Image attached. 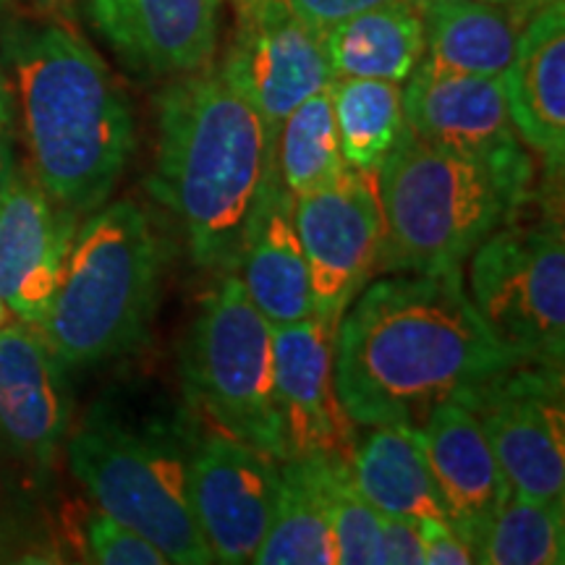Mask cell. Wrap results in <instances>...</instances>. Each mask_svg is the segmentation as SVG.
<instances>
[{
	"instance_id": "35",
	"label": "cell",
	"mask_w": 565,
	"mask_h": 565,
	"mask_svg": "<svg viewBox=\"0 0 565 565\" xmlns=\"http://www.w3.org/2000/svg\"><path fill=\"white\" fill-rule=\"evenodd\" d=\"M6 322V307H3V301H0V324Z\"/></svg>"
},
{
	"instance_id": "27",
	"label": "cell",
	"mask_w": 565,
	"mask_h": 565,
	"mask_svg": "<svg viewBox=\"0 0 565 565\" xmlns=\"http://www.w3.org/2000/svg\"><path fill=\"white\" fill-rule=\"evenodd\" d=\"M477 563L561 565L565 561L563 500L513 494L477 534Z\"/></svg>"
},
{
	"instance_id": "19",
	"label": "cell",
	"mask_w": 565,
	"mask_h": 565,
	"mask_svg": "<svg viewBox=\"0 0 565 565\" xmlns=\"http://www.w3.org/2000/svg\"><path fill=\"white\" fill-rule=\"evenodd\" d=\"M401 89L406 129L450 150H490L521 141L500 76L443 71L419 61Z\"/></svg>"
},
{
	"instance_id": "34",
	"label": "cell",
	"mask_w": 565,
	"mask_h": 565,
	"mask_svg": "<svg viewBox=\"0 0 565 565\" xmlns=\"http://www.w3.org/2000/svg\"><path fill=\"white\" fill-rule=\"evenodd\" d=\"M11 124V92L9 82H6L3 71H0V129H9Z\"/></svg>"
},
{
	"instance_id": "25",
	"label": "cell",
	"mask_w": 565,
	"mask_h": 565,
	"mask_svg": "<svg viewBox=\"0 0 565 565\" xmlns=\"http://www.w3.org/2000/svg\"><path fill=\"white\" fill-rule=\"evenodd\" d=\"M330 97L345 166L353 171H377L406 129L401 84L333 79Z\"/></svg>"
},
{
	"instance_id": "16",
	"label": "cell",
	"mask_w": 565,
	"mask_h": 565,
	"mask_svg": "<svg viewBox=\"0 0 565 565\" xmlns=\"http://www.w3.org/2000/svg\"><path fill=\"white\" fill-rule=\"evenodd\" d=\"M103 38L145 74H192L217 51L221 0H89Z\"/></svg>"
},
{
	"instance_id": "17",
	"label": "cell",
	"mask_w": 565,
	"mask_h": 565,
	"mask_svg": "<svg viewBox=\"0 0 565 565\" xmlns=\"http://www.w3.org/2000/svg\"><path fill=\"white\" fill-rule=\"evenodd\" d=\"M419 429L448 521L477 542V534L511 498V484L482 424L461 401L445 398L429 408Z\"/></svg>"
},
{
	"instance_id": "11",
	"label": "cell",
	"mask_w": 565,
	"mask_h": 565,
	"mask_svg": "<svg viewBox=\"0 0 565 565\" xmlns=\"http://www.w3.org/2000/svg\"><path fill=\"white\" fill-rule=\"evenodd\" d=\"M221 63L223 79L263 116L270 137L303 100L333 84L324 34L288 9L286 0H242Z\"/></svg>"
},
{
	"instance_id": "1",
	"label": "cell",
	"mask_w": 565,
	"mask_h": 565,
	"mask_svg": "<svg viewBox=\"0 0 565 565\" xmlns=\"http://www.w3.org/2000/svg\"><path fill=\"white\" fill-rule=\"evenodd\" d=\"M515 364L471 303L461 270L374 280L333 335L335 393L359 427H422L435 404Z\"/></svg>"
},
{
	"instance_id": "33",
	"label": "cell",
	"mask_w": 565,
	"mask_h": 565,
	"mask_svg": "<svg viewBox=\"0 0 565 565\" xmlns=\"http://www.w3.org/2000/svg\"><path fill=\"white\" fill-rule=\"evenodd\" d=\"M13 179H17V166H13V154L9 147V137H6V129H0V200L9 192Z\"/></svg>"
},
{
	"instance_id": "23",
	"label": "cell",
	"mask_w": 565,
	"mask_h": 565,
	"mask_svg": "<svg viewBox=\"0 0 565 565\" xmlns=\"http://www.w3.org/2000/svg\"><path fill=\"white\" fill-rule=\"evenodd\" d=\"M349 471L356 490L383 515L408 521H448L424 454L422 429L383 424L353 448Z\"/></svg>"
},
{
	"instance_id": "31",
	"label": "cell",
	"mask_w": 565,
	"mask_h": 565,
	"mask_svg": "<svg viewBox=\"0 0 565 565\" xmlns=\"http://www.w3.org/2000/svg\"><path fill=\"white\" fill-rule=\"evenodd\" d=\"M424 563L427 565H469L477 563L475 542L450 521H419Z\"/></svg>"
},
{
	"instance_id": "8",
	"label": "cell",
	"mask_w": 565,
	"mask_h": 565,
	"mask_svg": "<svg viewBox=\"0 0 565 565\" xmlns=\"http://www.w3.org/2000/svg\"><path fill=\"white\" fill-rule=\"evenodd\" d=\"M469 299L521 364L563 370L565 238L561 221H508L471 254Z\"/></svg>"
},
{
	"instance_id": "20",
	"label": "cell",
	"mask_w": 565,
	"mask_h": 565,
	"mask_svg": "<svg viewBox=\"0 0 565 565\" xmlns=\"http://www.w3.org/2000/svg\"><path fill=\"white\" fill-rule=\"evenodd\" d=\"M519 139L553 168L565 158V9L542 6L526 21L511 66L500 76Z\"/></svg>"
},
{
	"instance_id": "29",
	"label": "cell",
	"mask_w": 565,
	"mask_h": 565,
	"mask_svg": "<svg viewBox=\"0 0 565 565\" xmlns=\"http://www.w3.org/2000/svg\"><path fill=\"white\" fill-rule=\"evenodd\" d=\"M87 550L92 561L103 565H168V557L147 536L105 513L89 521Z\"/></svg>"
},
{
	"instance_id": "3",
	"label": "cell",
	"mask_w": 565,
	"mask_h": 565,
	"mask_svg": "<svg viewBox=\"0 0 565 565\" xmlns=\"http://www.w3.org/2000/svg\"><path fill=\"white\" fill-rule=\"evenodd\" d=\"M3 47L34 181L74 215L103 207L137 139L121 84L82 34L55 21L13 26Z\"/></svg>"
},
{
	"instance_id": "9",
	"label": "cell",
	"mask_w": 565,
	"mask_h": 565,
	"mask_svg": "<svg viewBox=\"0 0 565 565\" xmlns=\"http://www.w3.org/2000/svg\"><path fill=\"white\" fill-rule=\"evenodd\" d=\"M454 398L482 424L513 494L565 500L563 370L515 364Z\"/></svg>"
},
{
	"instance_id": "26",
	"label": "cell",
	"mask_w": 565,
	"mask_h": 565,
	"mask_svg": "<svg viewBox=\"0 0 565 565\" xmlns=\"http://www.w3.org/2000/svg\"><path fill=\"white\" fill-rule=\"evenodd\" d=\"M275 166L294 196L330 186L349 171L338 141L330 87L288 113L275 137Z\"/></svg>"
},
{
	"instance_id": "18",
	"label": "cell",
	"mask_w": 565,
	"mask_h": 565,
	"mask_svg": "<svg viewBox=\"0 0 565 565\" xmlns=\"http://www.w3.org/2000/svg\"><path fill=\"white\" fill-rule=\"evenodd\" d=\"M294 207L296 196L282 186L278 166H273L233 267L246 296L273 328L315 317L312 282Z\"/></svg>"
},
{
	"instance_id": "22",
	"label": "cell",
	"mask_w": 565,
	"mask_h": 565,
	"mask_svg": "<svg viewBox=\"0 0 565 565\" xmlns=\"http://www.w3.org/2000/svg\"><path fill=\"white\" fill-rule=\"evenodd\" d=\"M338 458L294 456L280 461V487L257 565H335L330 524V479Z\"/></svg>"
},
{
	"instance_id": "4",
	"label": "cell",
	"mask_w": 565,
	"mask_h": 565,
	"mask_svg": "<svg viewBox=\"0 0 565 565\" xmlns=\"http://www.w3.org/2000/svg\"><path fill=\"white\" fill-rule=\"evenodd\" d=\"M374 179L385 223L380 267L443 273L461 270L479 244L519 215L534 160L521 141L450 150L404 129Z\"/></svg>"
},
{
	"instance_id": "2",
	"label": "cell",
	"mask_w": 565,
	"mask_h": 565,
	"mask_svg": "<svg viewBox=\"0 0 565 565\" xmlns=\"http://www.w3.org/2000/svg\"><path fill=\"white\" fill-rule=\"evenodd\" d=\"M150 189L173 212L196 267L233 273L246 225L275 166L257 110L210 66L179 74L154 103Z\"/></svg>"
},
{
	"instance_id": "5",
	"label": "cell",
	"mask_w": 565,
	"mask_h": 565,
	"mask_svg": "<svg viewBox=\"0 0 565 565\" xmlns=\"http://www.w3.org/2000/svg\"><path fill=\"white\" fill-rule=\"evenodd\" d=\"M162 242L134 202L97 207L71 242L40 330L63 366L124 356L145 341L158 309Z\"/></svg>"
},
{
	"instance_id": "10",
	"label": "cell",
	"mask_w": 565,
	"mask_h": 565,
	"mask_svg": "<svg viewBox=\"0 0 565 565\" xmlns=\"http://www.w3.org/2000/svg\"><path fill=\"white\" fill-rule=\"evenodd\" d=\"M296 233L312 282L315 320L330 338L383 257L385 223L374 171L349 168L330 186L296 196Z\"/></svg>"
},
{
	"instance_id": "32",
	"label": "cell",
	"mask_w": 565,
	"mask_h": 565,
	"mask_svg": "<svg viewBox=\"0 0 565 565\" xmlns=\"http://www.w3.org/2000/svg\"><path fill=\"white\" fill-rule=\"evenodd\" d=\"M424 565L419 521L385 515L383 521V565Z\"/></svg>"
},
{
	"instance_id": "7",
	"label": "cell",
	"mask_w": 565,
	"mask_h": 565,
	"mask_svg": "<svg viewBox=\"0 0 565 565\" xmlns=\"http://www.w3.org/2000/svg\"><path fill=\"white\" fill-rule=\"evenodd\" d=\"M183 393L225 435L286 458L275 404L273 324L254 307L236 273L202 299L181 351Z\"/></svg>"
},
{
	"instance_id": "6",
	"label": "cell",
	"mask_w": 565,
	"mask_h": 565,
	"mask_svg": "<svg viewBox=\"0 0 565 565\" xmlns=\"http://www.w3.org/2000/svg\"><path fill=\"white\" fill-rule=\"evenodd\" d=\"M189 448L179 429L92 422L68 443V463L100 513L160 547L168 563L207 565L212 553L189 500Z\"/></svg>"
},
{
	"instance_id": "28",
	"label": "cell",
	"mask_w": 565,
	"mask_h": 565,
	"mask_svg": "<svg viewBox=\"0 0 565 565\" xmlns=\"http://www.w3.org/2000/svg\"><path fill=\"white\" fill-rule=\"evenodd\" d=\"M385 515L353 484L349 463H335L330 479V524L338 563L383 565Z\"/></svg>"
},
{
	"instance_id": "36",
	"label": "cell",
	"mask_w": 565,
	"mask_h": 565,
	"mask_svg": "<svg viewBox=\"0 0 565 565\" xmlns=\"http://www.w3.org/2000/svg\"><path fill=\"white\" fill-rule=\"evenodd\" d=\"M429 3H448V0H424V6H429Z\"/></svg>"
},
{
	"instance_id": "38",
	"label": "cell",
	"mask_w": 565,
	"mask_h": 565,
	"mask_svg": "<svg viewBox=\"0 0 565 565\" xmlns=\"http://www.w3.org/2000/svg\"><path fill=\"white\" fill-rule=\"evenodd\" d=\"M0 3H3V0H0Z\"/></svg>"
},
{
	"instance_id": "30",
	"label": "cell",
	"mask_w": 565,
	"mask_h": 565,
	"mask_svg": "<svg viewBox=\"0 0 565 565\" xmlns=\"http://www.w3.org/2000/svg\"><path fill=\"white\" fill-rule=\"evenodd\" d=\"M395 3H408L424 11V0H286L288 9L320 34L333 30L335 24H341L345 19L356 17V13Z\"/></svg>"
},
{
	"instance_id": "24",
	"label": "cell",
	"mask_w": 565,
	"mask_h": 565,
	"mask_svg": "<svg viewBox=\"0 0 565 565\" xmlns=\"http://www.w3.org/2000/svg\"><path fill=\"white\" fill-rule=\"evenodd\" d=\"M335 79L406 82L424 58V13L408 3L356 13L324 32Z\"/></svg>"
},
{
	"instance_id": "13",
	"label": "cell",
	"mask_w": 565,
	"mask_h": 565,
	"mask_svg": "<svg viewBox=\"0 0 565 565\" xmlns=\"http://www.w3.org/2000/svg\"><path fill=\"white\" fill-rule=\"evenodd\" d=\"M273 372L286 458L324 456L349 463L351 419L335 393L333 338L315 317L273 328Z\"/></svg>"
},
{
	"instance_id": "14",
	"label": "cell",
	"mask_w": 565,
	"mask_h": 565,
	"mask_svg": "<svg viewBox=\"0 0 565 565\" xmlns=\"http://www.w3.org/2000/svg\"><path fill=\"white\" fill-rule=\"evenodd\" d=\"M76 236V215L17 173L0 200V301L17 320L42 324Z\"/></svg>"
},
{
	"instance_id": "37",
	"label": "cell",
	"mask_w": 565,
	"mask_h": 565,
	"mask_svg": "<svg viewBox=\"0 0 565 565\" xmlns=\"http://www.w3.org/2000/svg\"><path fill=\"white\" fill-rule=\"evenodd\" d=\"M236 3H242V0H236Z\"/></svg>"
},
{
	"instance_id": "12",
	"label": "cell",
	"mask_w": 565,
	"mask_h": 565,
	"mask_svg": "<svg viewBox=\"0 0 565 565\" xmlns=\"http://www.w3.org/2000/svg\"><path fill=\"white\" fill-rule=\"evenodd\" d=\"M278 487L280 458L225 433L196 437L189 448V500L212 561H254Z\"/></svg>"
},
{
	"instance_id": "15",
	"label": "cell",
	"mask_w": 565,
	"mask_h": 565,
	"mask_svg": "<svg viewBox=\"0 0 565 565\" xmlns=\"http://www.w3.org/2000/svg\"><path fill=\"white\" fill-rule=\"evenodd\" d=\"M68 429L61 359L38 324H0V437L32 463H51Z\"/></svg>"
},
{
	"instance_id": "21",
	"label": "cell",
	"mask_w": 565,
	"mask_h": 565,
	"mask_svg": "<svg viewBox=\"0 0 565 565\" xmlns=\"http://www.w3.org/2000/svg\"><path fill=\"white\" fill-rule=\"evenodd\" d=\"M427 66L475 76H503L532 11L505 0H448L424 6Z\"/></svg>"
}]
</instances>
